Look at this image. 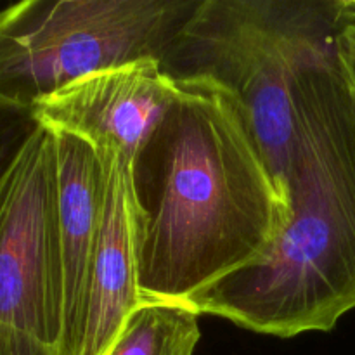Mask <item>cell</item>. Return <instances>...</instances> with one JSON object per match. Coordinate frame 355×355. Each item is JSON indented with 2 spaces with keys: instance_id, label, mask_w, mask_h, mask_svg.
<instances>
[{
  "instance_id": "1",
  "label": "cell",
  "mask_w": 355,
  "mask_h": 355,
  "mask_svg": "<svg viewBox=\"0 0 355 355\" xmlns=\"http://www.w3.org/2000/svg\"><path fill=\"white\" fill-rule=\"evenodd\" d=\"M175 80L134 165L141 304H189L257 266L290 220L238 97L210 75Z\"/></svg>"
},
{
  "instance_id": "2",
  "label": "cell",
  "mask_w": 355,
  "mask_h": 355,
  "mask_svg": "<svg viewBox=\"0 0 355 355\" xmlns=\"http://www.w3.org/2000/svg\"><path fill=\"white\" fill-rule=\"evenodd\" d=\"M290 220L257 266L186 304L260 335L331 331L355 309V103L336 54L295 85Z\"/></svg>"
},
{
  "instance_id": "3",
  "label": "cell",
  "mask_w": 355,
  "mask_h": 355,
  "mask_svg": "<svg viewBox=\"0 0 355 355\" xmlns=\"http://www.w3.org/2000/svg\"><path fill=\"white\" fill-rule=\"evenodd\" d=\"M336 12L338 0H205L163 61L175 78L210 75L238 97L286 203L295 85L335 54Z\"/></svg>"
},
{
  "instance_id": "4",
  "label": "cell",
  "mask_w": 355,
  "mask_h": 355,
  "mask_svg": "<svg viewBox=\"0 0 355 355\" xmlns=\"http://www.w3.org/2000/svg\"><path fill=\"white\" fill-rule=\"evenodd\" d=\"M198 2L23 0L0 9V99L31 110L76 78L165 61Z\"/></svg>"
},
{
  "instance_id": "5",
  "label": "cell",
  "mask_w": 355,
  "mask_h": 355,
  "mask_svg": "<svg viewBox=\"0 0 355 355\" xmlns=\"http://www.w3.org/2000/svg\"><path fill=\"white\" fill-rule=\"evenodd\" d=\"M0 324L61 354L64 272L58 144L38 127L0 196Z\"/></svg>"
},
{
  "instance_id": "6",
  "label": "cell",
  "mask_w": 355,
  "mask_h": 355,
  "mask_svg": "<svg viewBox=\"0 0 355 355\" xmlns=\"http://www.w3.org/2000/svg\"><path fill=\"white\" fill-rule=\"evenodd\" d=\"M177 96V80L162 61L139 59L80 76L38 101L31 113L38 125L82 139L96 153H118L134 170Z\"/></svg>"
},
{
  "instance_id": "7",
  "label": "cell",
  "mask_w": 355,
  "mask_h": 355,
  "mask_svg": "<svg viewBox=\"0 0 355 355\" xmlns=\"http://www.w3.org/2000/svg\"><path fill=\"white\" fill-rule=\"evenodd\" d=\"M104 165V203L75 355H107L141 305L137 196L134 172L118 153H96Z\"/></svg>"
},
{
  "instance_id": "8",
  "label": "cell",
  "mask_w": 355,
  "mask_h": 355,
  "mask_svg": "<svg viewBox=\"0 0 355 355\" xmlns=\"http://www.w3.org/2000/svg\"><path fill=\"white\" fill-rule=\"evenodd\" d=\"M58 144L59 222L64 272L61 355H75L104 203V165L82 139L52 132Z\"/></svg>"
},
{
  "instance_id": "9",
  "label": "cell",
  "mask_w": 355,
  "mask_h": 355,
  "mask_svg": "<svg viewBox=\"0 0 355 355\" xmlns=\"http://www.w3.org/2000/svg\"><path fill=\"white\" fill-rule=\"evenodd\" d=\"M200 314L182 304H141L107 355H194Z\"/></svg>"
},
{
  "instance_id": "10",
  "label": "cell",
  "mask_w": 355,
  "mask_h": 355,
  "mask_svg": "<svg viewBox=\"0 0 355 355\" xmlns=\"http://www.w3.org/2000/svg\"><path fill=\"white\" fill-rule=\"evenodd\" d=\"M38 127L31 110L0 99V196L17 158Z\"/></svg>"
},
{
  "instance_id": "11",
  "label": "cell",
  "mask_w": 355,
  "mask_h": 355,
  "mask_svg": "<svg viewBox=\"0 0 355 355\" xmlns=\"http://www.w3.org/2000/svg\"><path fill=\"white\" fill-rule=\"evenodd\" d=\"M335 54L343 82L355 103V0H338Z\"/></svg>"
},
{
  "instance_id": "12",
  "label": "cell",
  "mask_w": 355,
  "mask_h": 355,
  "mask_svg": "<svg viewBox=\"0 0 355 355\" xmlns=\"http://www.w3.org/2000/svg\"><path fill=\"white\" fill-rule=\"evenodd\" d=\"M0 355H61L59 350L38 342L33 336L0 324Z\"/></svg>"
}]
</instances>
